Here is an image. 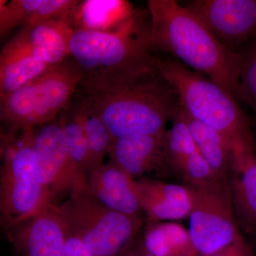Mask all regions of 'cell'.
<instances>
[{
    "label": "cell",
    "instance_id": "6da1fadb",
    "mask_svg": "<svg viewBox=\"0 0 256 256\" xmlns=\"http://www.w3.org/2000/svg\"><path fill=\"white\" fill-rule=\"evenodd\" d=\"M76 96L102 120L112 140L130 134L164 136L181 108L156 66L87 74Z\"/></svg>",
    "mask_w": 256,
    "mask_h": 256
},
{
    "label": "cell",
    "instance_id": "7a4b0ae2",
    "mask_svg": "<svg viewBox=\"0 0 256 256\" xmlns=\"http://www.w3.org/2000/svg\"><path fill=\"white\" fill-rule=\"evenodd\" d=\"M151 46L206 76L237 99L240 56L224 46L206 24L174 0H148Z\"/></svg>",
    "mask_w": 256,
    "mask_h": 256
},
{
    "label": "cell",
    "instance_id": "3957f363",
    "mask_svg": "<svg viewBox=\"0 0 256 256\" xmlns=\"http://www.w3.org/2000/svg\"><path fill=\"white\" fill-rule=\"evenodd\" d=\"M154 62L190 116L223 134L234 148L256 144L250 120L223 88L169 56L156 54Z\"/></svg>",
    "mask_w": 256,
    "mask_h": 256
},
{
    "label": "cell",
    "instance_id": "277c9868",
    "mask_svg": "<svg viewBox=\"0 0 256 256\" xmlns=\"http://www.w3.org/2000/svg\"><path fill=\"white\" fill-rule=\"evenodd\" d=\"M85 76L69 56L2 99L1 131L34 129L54 120L72 102Z\"/></svg>",
    "mask_w": 256,
    "mask_h": 256
},
{
    "label": "cell",
    "instance_id": "5b68a950",
    "mask_svg": "<svg viewBox=\"0 0 256 256\" xmlns=\"http://www.w3.org/2000/svg\"><path fill=\"white\" fill-rule=\"evenodd\" d=\"M69 56L87 74L106 70H134L153 65L148 11H136L122 28L112 32L73 30Z\"/></svg>",
    "mask_w": 256,
    "mask_h": 256
},
{
    "label": "cell",
    "instance_id": "8992f818",
    "mask_svg": "<svg viewBox=\"0 0 256 256\" xmlns=\"http://www.w3.org/2000/svg\"><path fill=\"white\" fill-rule=\"evenodd\" d=\"M64 226L96 256H118L136 242L142 220L110 210L88 191L76 188L58 205H50Z\"/></svg>",
    "mask_w": 256,
    "mask_h": 256
},
{
    "label": "cell",
    "instance_id": "52a82bcc",
    "mask_svg": "<svg viewBox=\"0 0 256 256\" xmlns=\"http://www.w3.org/2000/svg\"><path fill=\"white\" fill-rule=\"evenodd\" d=\"M0 222L3 230L44 208L37 178L33 129L1 132Z\"/></svg>",
    "mask_w": 256,
    "mask_h": 256
},
{
    "label": "cell",
    "instance_id": "ba28073f",
    "mask_svg": "<svg viewBox=\"0 0 256 256\" xmlns=\"http://www.w3.org/2000/svg\"><path fill=\"white\" fill-rule=\"evenodd\" d=\"M188 188L192 196L188 232L198 255H212L242 235L232 206L228 181L218 180Z\"/></svg>",
    "mask_w": 256,
    "mask_h": 256
},
{
    "label": "cell",
    "instance_id": "9c48e42d",
    "mask_svg": "<svg viewBox=\"0 0 256 256\" xmlns=\"http://www.w3.org/2000/svg\"><path fill=\"white\" fill-rule=\"evenodd\" d=\"M37 178L44 205H58L76 188L86 186L70 160L60 116L33 129Z\"/></svg>",
    "mask_w": 256,
    "mask_h": 256
},
{
    "label": "cell",
    "instance_id": "30bf717a",
    "mask_svg": "<svg viewBox=\"0 0 256 256\" xmlns=\"http://www.w3.org/2000/svg\"><path fill=\"white\" fill-rule=\"evenodd\" d=\"M186 8L234 53L256 40V0H194Z\"/></svg>",
    "mask_w": 256,
    "mask_h": 256
},
{
    "label": "cell",
    "instance_id": "8fae6325",
    "mask_svg": "<svg viewBox=\"0 0 256 256\" xmlns=\"http://www.w3.org/2000/svg\"><path fill=\"white\" fill-rule=\"evenodd\" d=\"M164 136L130 134L114 140L108 153L110 160L133 180H162L175 175L166 154Z\"/></svg>",
    "mask_w": 256,
    "mask_h": 256
},
{
    "label": "cell",
    "instance_id": "7c38bea8",
    "mask_svg": "<svg viewBox=\"0 0 256 256\" xmlns=\"http://www.w3.org/2000/svg\"><path fill=\"white\" fill-rule=\"evenodd\" d=\"M3 230L18 256H66L63 225L50 206Z\"/></svg>",
    "mask_w": 256,
    "mask_h": 256
},
{
    "label": "cell",
    "instance_id": "4fadbf2b",
    "mask_svg": "<svg viewBox=\"0 0 256 256\" xmlns=\"http://www.w3.org/2000/svg\"><path fill=\"white\" fill-rule=\"evenodd\" d=\"M230 200L242 233L256 236V144L234 149L228 178Z\"/></svg>",
    "mask_w": 256,
    "mask_h": 256
},
{
    "label": "cell",
    "instance_id": "5bb4252c",
    "mask_svg": "<svg viewBox=\"0 0 256 256\" xmlns=\"http://www.w3.org/2000/svg\"><path fill=\"white\" fill-rule=\"evenodd\" d=\"M134 185L148 222L188 218L192 196L188 186L148 178L134 180Z\"/></svg>",
    "mask_w": 256,
    "mask_h": 256
},
{
    "label": "cell",
    "instance_id": "9a60e30c",
    "mask_svg": "<svg viewBox=\"0 0 256 256\" xmlns=\"http://www.w3.org/2000/svg\"><path fill=\"white\" fill-rule=\"evenodd\" d=\"M87 190L110 210L142 220L144 212L134 188V180L111 160L89 174Z\"/></svg>",
    "mask_w": 256,
    "mask_h": 256
},
{
    "label": "cell",
    "instance_id": "2e32d148",
    "mask_svg": "<svg viewBox=\"0 0 256 256\" xmlns=\"http://www.w3.org/2000/svg\"><path fill=\"white\" fill-rule=\"evenodd\" d=\"M52 67L38 54L14 37L0 53V100Z\"/></svg>",
    "mask_w": 256,
    "mask_h": 256
},
{
    "label": "cell",
    "instance_id": "e0dca14e",
    "mask_svg": "<svg viewBox=\"0 0 256 256\" xmlns=\"http://www.w3.org/2000/svg\"><path fill=\"white\" fill-rule=\"evenodd\" d=\"M137 10L126 0L79 1L68 15L73 30L112 32L132 18Z\"/></svg>",
    "mask_w": 256,
    "mask_h": 256
},
{
    "label": "cell",
    "instance_id": "ac0fdd59",
    "mask_svg": "<svg viewBox=\"0 0 256 256\" xmlns=\"http://www.w3.org/2000/svg\"><path fill=\"white\" fill-rule=\"evenodd\" d=\"M182 112L198 152L214 174L222 181H228L234 154L232 143L214 128L192 118L182 107Z\"/></svg>",
    "mask_w": 256,
    "mask_h": 256
},
{
    "label": "cell",
    "instance_id": "d6986e66",
    "mask_svg": "<svg viewBox=\"0 0 256 256\" xmlns=\"http://www.w3.org/2000/svg\"><path fill=\"white\" fill-rule=\"evenodd\" d=\"M140 246L154 256H200L188 230L173 222H148Z\"/></svg>",
    "mask_w": 256,
    "mask_h": 256
},
{
    "label": "cell",
    "instance_id": "ffe728a7",
    "mask_svg": "<svg viewBox=\"0 0 256 256\" xmlns=\"http://www.w3.org/2000/svg\"><path fill=\"white\" fill-rule=\"evenodd\" d=\"M60 116L70 160L78 174L87 182L88 148L78 104L74 97Z\"/></svg>",
    "mask_w": 256,
    "mask_h": 256
},
{
    "label": "cell",
    "instance_id": "44dd1931",
    "mask_svg": "<svg viewBox=\"0 0 256 256\" xmlns=\"http://www.w3.org/2000/svg\"><path fill=\"white\" fill-rule=\"evenodd\" d=\"M74 98L78 104L86 136L89 152L88 176L104 164L114 140L100 118L76 96H74Z\"/></svg>",
    "mask_w": 256,
    "mask_h": 256
},
{
    "label": "cell",
    "instance_id": "7402d4cb",
    "mask_svg": "<svg viewBox=\"0 0 256 256\" xmlns=\"http://www.w3.org/2000/svg\"><path fill=\"white\" fill-rule=\"evenodd\" d=\"M172 124L164 136L165 148L175 175L185 161L192 154L198 152L188 124L184 119L182 107L173 118Z\"/></svg>",
    "mask_w": 256,
    "mask_h": 256
},
{
    "label": "cell",
    "instance_id": "603a6c76",
    "mask_svg": "<svg viewBox=\"0 0 256 256\" xmlns=\"http://www.w3.org/2000/svg\"><path fill=\"white\" fill-rule=\"evenodd\" d=\"M44 0L0 1V37L4 38L18 28L26 26Z\"/></svg>",
    "mask_w": 256,
    "mask_h": 256
},
{
    "label": "cell",
    "instance_id": "cb8c5ba5",
    "mask_svg": "<svg viewBox=\"0 0 256 256\" xmlns=\"http://www.w3.org/2000/svg\"><path fill=\"white\" fill-rule=\"evenodd\" d=\"M238 53L240 66L237 98L247 104L256 116V40Z\"/></svg>",
    "mask_w": 256,
    "mask_h": 256
},
{
    "label": "cell",
    "instance_id": "d4e9b609",
    "mask_svg": "<svg viewBox=\"0 0 256 256\" xmlns=\"http://www.w3.org/2000/svg\"><path fill=\"white\" fill-rule=\"evenodd\" d=\"M78 2L76 0H44L32 15L28 25L65 18Z\"/></svg>",
    "mask_w": 256,
    "mask_h": 256
},
{
    "label": "cell",
    "instance_id": "484cf974",
    "mask_svg": "<svg viewBox=\"0 0 256 256\" xmlns=\"http://www.w3.org/2000/svg\"><path fill=\"white\" fill-rule=\"evenodd\" d=\"M63 227L66 256H96L88 248L78 236L64 225Z\"/></svg>",
    "mask_w": 256,
    "mask_h": 256
},
{
    "label": "cell",
    "instance_id": "4316f807",
    "mask_svg": "<svg viewBox=\"0 0 256 256\" xmlns=\"http://www.w3.org/2000/svg\"><path fill=\"white\" fill-rule=\"evenodd\" d=\"M254 250L252 244L242 234L233 242L210 256H255Z\"/></svg>",
    "mask_w": 256,
    "mask_h": 256
},
{
    "label": "cell",
    "instance_id": "83f0119b",
    "mask_svg": "<svg viewBox=\"0 0 256 256\" xmlns=\"http://www.w3.org/2000/svg\"><path fill=\"white\" fill-rule=\"evenodd\" d=\"M118 256H142L139 248V244H137L136 240L132 245L130 246Z\"/></svg>",
    "mask_w": 256,
    "mask_h": 256
},
{
    "label": "cell",
    "instance_id": "f1b7e54d",
    "mask_svg": "<svg viewBox=\"0 0 256 256\" xmlns=\"http://www.w3.org/2000/svg\"><path fill=\"white\" fill-rule=\"evenodd\" d=\"M139 248H140V250L141 254H142V256H154L151 255V254H148V252H144V250H143L142 248L140 247V244H139Z\"/></svg>",
    "mask_w": 256,
    "mask_h": 256
},
{
    "label": "cell",
    "instance_id": "f546056e",
    "mask_svg": "<svg viewBox=\"0 0 256 256\" xmlns=\"http://www.w3.org/2000/svg\"><path fill=\"white\" fill-rule=\"evenodd\" d=\"M252 242H254V245L255 246L256 248V236H255L252 237Z\"/></svg>",
    "mask_w": 256,
    "mask_h": 256
},
{
    "label": "cell",
    "instance_id": "4dcf8cb0",
    "mask_svg": "<svg viewBox=\"0 0 256 256\" xmlns=\"http://www.w3.org/2000/svg\"></svg>",
    "mask_w": 256,
    "mask_h": 256
}]
</instances>
